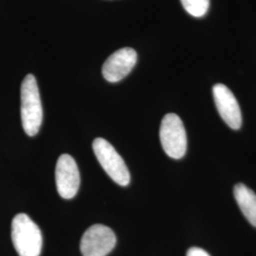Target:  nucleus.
Wrapping results in <instances>:
<instances>
[{"label": "nucleus", "instance_id": "nucleus-9", "mask_svg": "<svg viewBox=\"0 0 256 256\" xmlns=\"http://www.w3.org/2000/svg\"><path fill=\"white\" fill-rule=\"evenodd\" d=\"M234 194L240 210L248 221L256 227V194L243 183L234 186Z\"/></svg>", "mask_w": 256, "mask_h": 256}, {"label": "nucleus", "instance_id": "nucleus-10", "mask_svg": "<svg viewBox=\"0 0 256 256\" xmlns=\"http://www.w3.org/2000/svg\"><path fill=\"white\" fill-rule=\"evenodd\" d=\"M185 10L194 18H202L210 6V0H180Z\"/></svg>", "mask_w": 256, "mask_h": 256}, {"label": "nucleus", "instance_id": "nucleus-8", "mask_svg": "<svg viewBox=\"0 0 256 256\" xmlns=\"http://www.w3.org/2000/svg\"><path fill=\"white\" fill-rule=\"evenodd\" d=\"M214 99L221 118L230 128L238 130L242 126V114L238 100L229 88L216 84L212 88Z\"/></svg>", "mask_w": 256, "mask_h": 256}, {"label": "nucleus", "instance_id": "nucleus-11", "mask_svg": "<svg viewBox=\"0 0 256 256\" xmlns=\"http://www.w3.org/2000/svg\"><path fill=\"white\" fill-rule=\"evenodd\" d=\"M186 256H210V254L204 250L203 248L198 247H192L188 250Z\"/></svg>", "mask_w": 256, "mask_h": 256}, {"label": "nucleus", "instance_id": "nucleus-7", "mask_svg": "<svg viewBox=\"0 0 256 256\" xmlns=\"http://www.w3.org/2000/svg\"><path fill=\"white\" fill-rule=\"evenodd\" d=\"M138 55L131 48H122L110 55L102 68L104 79L117 82L126 77L137 63Z\"/></svg>", "mask_w": 256, "mask_h": 256}, {"label": "nucleus", "instance_id": "nucleus-1", "mask_svg": "<svg viewBox=\"0 0 256 256\" xmlns=\"http://www.w3.org/2000/svg\"><path fill=\"white\" fill-rule=\"evenodd\" d=\"M21 120L28 136L34 137L39 132L43 108L36 79L32 74H28L21 84Z\"/></svg>", "mask_w": 256, "mask_h": 256}, {"label": "nucleus", "instance_id": "nucleus-5", "mask_svg": "<svg viewBox=\"0 0 256 256\" xmlns=\"http://www.w3.org/2000/svg\"><path fill=\"white\" fill-rule=\"evenodd\" d=\"M116 236L110 227L96 224L82 234L80 250L82 256H106L116 245Z\"/></svg>", "mask_w": 256, "mask_h": 256}, {"label": "nucleus", "instance_id": "nucleus-2", "mask_svg": "<svg viewBox=\"0 0 256 256\" xmlns=\"http://www.w3.org/2000/svg\"><path fill=\"white\" fill-rule=\"evenodd\" d=\"M12 240L19 256L41 254L43 238L36 223L26 214H16L12 222Z\"/></svg>", "mask_w": 256, "mask_h": 256}, {"label": "nucleus", "instance_id": "nucleus-6", "mask_svg": "<svg viewBox=\"0 0 256 256\" xmlns=\"http://www.w3.org/2000/svg\"><path fill=\"white\" fill-rule=\"evenodd\" d=\"M55 182L58 194L64 200H72L80 187V173L72 156H60L55 168Z\"/></svg>", "mask_w": 256, "mask_h": 256}, {"label": "nucleus", "instance_id": "nucleus-3", "mask_svg": "<svg viewBox=\"0 0 256 256\" xmlns=\"http://www.w3.org/2000/svg\"><path fill=\"white\" fill-rule=\"evenodd\" d=\"M92 148L102 169L110 178L120 186H128L130 182V173L122 158L113 146L102 138L93 140Z\"/></svg>", "mask_w": 256, "mask_h": 256}, {"label": "nucleus", "instance_id": "nucleus-4", "mask_svg": "<svg viewBox=\"0 0 256 256\" xmlns=\"http://www.w3.org/2000/svg\"><path fill=\"white\" fill-rule=\"evenodd\" d=\"M160 138L165 153L180 160L186 154L187 136L182 119L174 113L166 114L160 128Z\"/></svg>", "mask_w": 256, "mask_h": 256}]
</instances>
